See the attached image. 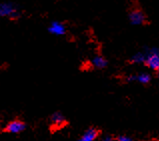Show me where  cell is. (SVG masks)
I'll return each mask as SVG.
<instances>
[{"label":"cell","instance_id":"cell-1","mask_svg":"<svg viewBox=\"0 0 159 141\" xmlns=\"http://www.w3.org/2000/svg\"><path fill=\"white\" fill-rule=\"evenodd\" d=\"M21 15V11L18 5L10 1L0 2V18L17 19Z\"/></svg>","mask_w":159,"mask_h":141},{"label":"cell","instance_id":"cell-2","mask_svg":"<svg viewBox=\"0 0 159 141\" xmlns=\"http://www.w3.org/2000/svg\"><path fill=\"white\" fill-rule=\"evenodd\" d=\"M146 53V58H145V64H146L149 68H151L153 70H158L159 69V53L157 48H152Z\"/></svg>","mask_w":159,"mask_h":141},{"label":"cell","instance_id":"cell-3","mask_svg":"<svg viewBox=\"0 0 159 141\" xmlns=\"http://www.w3.org/2000/svg\"><path fill=\"white\" fill-rule=\"evenodd\" d=\"M129 22L132 25H142L146 21V15L144 14V12L140 9H133L129 12L128 15Z\"/></svg>","mask_w":159,"mask_h":141},{"label":"cell","instance_id":"cell-4","mask_svg":"<svg viewBox=\"0 0 159 141\" xmlns=\"http://www.w3.org/2000/svg\"><path fill=\"white\" fill-rule=\"evenodd\" d=\"M48 31L55 36H62L66 33V27L60 21H52L48 26Z\"/></svg>","mask_w":159,"mask_h":141},{"label":"cell","instance_id":"cell-5","mask_svg":"<svg viewBox=\"0 0 159 141\" xmlns=\"http://www.w3.org/2000/svg\"><path fill=\"white\" fill-rule=\"evenodd\" d=\"M24 129H25V124L19 120L11 121L10 123H8V125L6 126V130L8 132H11V133H20Z\"/></svg>","mask_w":159,"mask_h":141},{"label":"cell","instance_id":"cell-6","mask_svg":"<svg viewBox=\"0 0 159 141\" xmlns=\"http://www.w3.org/2000/svg\"><path fill=\"white\" fill-rule=\"evenodd\" d=\"M150 79H151V77L148 73H140L139 75H133V76H129L128 77L129 81L136 80V81H138V82L142 83V84L148 83L149 81H150Z\"/></svg>","mask_w":159,"mask_h":141},{"label":"cell","instance_id":"cell-7","mask_svg":"<svg viewBox=\"0 0 159 141\" xmlns=\"http://www.w3.org/2000/svg\"><path fill=\"white\" fill-rule=\"evenodd\" d=\"M97 134L98 132L95 129L93 128L88 129L82 136H81L79 141H95V139L97 137Z\"/></svg>","mask_w":159,"mask_h":141},{"label":"cell","instance_id":"cell-8","mask_svg":"<svg viewBox=\"0 0 159 141\" xmlns=\"http://www.w3.org/2000/svg\"><path fill=\"white\" fill-rule=\"evenodd\" d=\"M92 64H93L94 67L98 68V69H102V68H104L107 65V61H106V59L104 57H102L100 55H97V56H95L93 58Z\"/></svg>","mask_w":159,"mask_h":141},{"label":"cell","instance_id":"cell-9","mask_svg":"<svg viewBox=\"0 0 159 141\" xmlns=\"http://www.w3.org/2000/svg\"><path fill=\"white\" fill-rule=\"evenodd\" d=\"M145 58H146V53L145 52H138L134 54L131 58V61L133 63H137V64H140V63H144L145 62Z\"/></svg>","mask_w":159,"mask_h":141},{"label":"cell","instance_id":"cell-10","mask_svg":"<svg viewBox=\"0 0 159 141\" xmlns=\"http://www.w3.org/2000/svg\"><path fill=\"white\" fill-rule=\"evenodd\" d=\"M51 119H52V122L55 125H61L63 122H64V116H63L61 113H59V112H56V113H54V114L52 115L51 117Z\"/></svg>","mask_w":159,"mask_h":141},{"label":"cell","instance_id":"cell-11","mask_svg":"<svg viewBox=\"0 0 159 141\" xmlns=\"http://www.w3.org/2000/svg\"><path fill=\"white\" fill-rule=\"evenodd\" d=\"M117 141H132L129 136H126V135H121L119 137L117 138Z\"/></svg>","mask_w":159,"mask_h":141},{"label":"cell","instance_id":"cell-12","mask_svg":"<svg viewBox=\"0 0 159 141\" xmlns=\"http://www.w3.org/2000/svg\"><path fill=\"white\" fill-rule=\"evenodd\" d=\"M102 141H113V138L111 137V136H109V135H106L105 137L103 138Z\"/></svg>","mask_w":159,"mask_h":141}]
</instances>
